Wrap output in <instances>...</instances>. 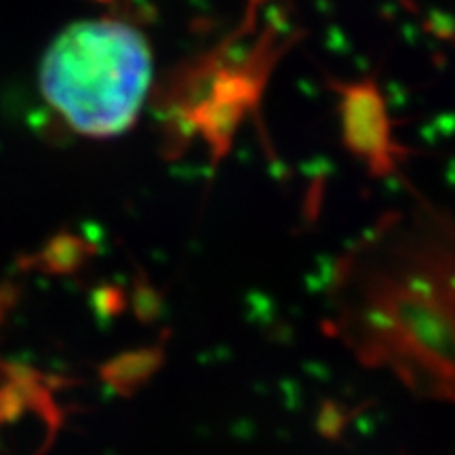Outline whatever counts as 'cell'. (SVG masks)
<instances>
[{
	"mask_svg": "<svg viewBox=\"0 0 455 455\" xmlns=\"http://www.w3.org/2000/svg\"><path fill=\"white\" fill-rule=\"evenodd\" d=\"M338 331L369 358L455 382V213L392 212L338 259Z\"/></svg>",
	"mask_w": 455,
	"mask_h": 455,
	"instance_id": "6da1fadb",
	"label": "cell"
},
{
	"mask_svg": "<svg viewBox=\"0 0 455 455\" xmlns=\"http://www.w3.org/2000/svg\"><path fill=\"white\" fill-rule=\"evenodd\" d=\"M152 78L155 55L146 34L121 17H93L74 21L53 38L38 87L68 129L106 140L133 127Z\"/></svg>",
	"mask_w": 455,
	"mask_h": 455,
	"instance_id": "7a4b0ae2",
	"label": "cell"
}]
</instances>
